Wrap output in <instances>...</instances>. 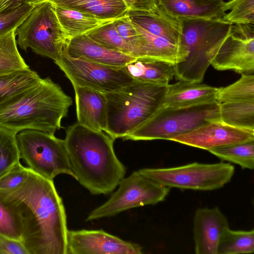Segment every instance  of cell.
<instances>
[{"label": "cell", "mask_w": 254, "mask_h": 254, "mask_svg": "<svg viewBox=\"0 0 254 254\" xmlns=\"http://www.w3.org/2000/svg\"><path fill=\"white\" fill-rule=\"evenodd\" d=\"M15 30L0 36V75L30 68L18 50Z\"/></svg>", "instance_id": "obj_28"}, {"label": "cell", "mask_w": 254, "mask_h": 254, "mask_svg": "<svg viewBox=\"0 0 254 254\" xmlns=\"http://www.w3.org/2000/svg\"><path fill=\"white\" fill-rule=\"evenodd\" d=\"M221 121L228 125L254 130V100L219 103Z\"/></svg>", "instance_id": "obj_25"}, {"label": "cell", "mask_w": 254, "mask_h": 254, "mask_svg": "<svg viewBox=\"0 0 254 254\" xmlns=\"http://www.w3.org/2000/svg\"><path fill=\"white\" fill-rule=\"evenodd\" d=\"M216 121H221L219 103L217 101L182 108L160 107L147 121L123 139L170 140Z\"/></svg>", "instance_id": "obj_7"}, {"label": "cell", "mask_w": 254, "mask_h": 254, "mask_svg": "<svg viewBox=\"0 0 254 254\" xmlns=\"http://www.w3.org/2000/svg\"><path fill=\"white\" fill-rule=\"evenodd\" d=\"M0 234L20 241L22 235V225L19 214L0 196Z\"/></svg>", "instance_id": "obj_32"}, {"label": "cell", "mask_w": 254, "mask_h": 254, "mask_svg": "<svg viewBox=\"0 0 254 254\" xmlns=\"http://www.w3.org/2000/svg\"><path fill=\"white\" fill-rule=\"evenodd\" d=\"M16 139L20 159L30 170L52 181L60 174L74 179L64 140L33 129L18 132Z\"/></svg>", "instance_id": "obj_9"}, {"label": "cell", "mask_w": 254, "mask_h": 254, "mask_svg": "<svg viewBox=\"0 0 254 254\" xmlns=\"http://www.w3.org/2000/svg\"><path fill=\"white\" fill-rule=\"evenodd\" d=\"M211 64L218 70H233L241 74H253L254 24H232L229 35Z\"/></svg>", "instance_id": "obj_13"}, {"label": "cell", "mask_w": 254, "mask_h": 254, "mask_svg": "<svg viewBox=\"0 0 254 254\" xmlns=\"http://www.w3.org/2000/svg\"><path fill=\"white\" fill-rule=\"evenodd\" d=\"M17 44L37 55L58 61L70 40L60 24L54 5L49 1L36 5L15 30Z\"/></svg>", "instance_id": "obj_8"}, {"label": "cell", "mask_w": 254, "mask_h": 254, "mask_svg": "<svg viewBox=\"0 0 254 254\" xmlns=\"http://www.w3.org/2000/svg\"><path fill=\"white\" fill-rule=\"evenodd\" d=\"M228 227L227 218L218 207L197 209L193 221L195 254H217L220 237Z\"/></svg>", "instance_id": "obj_16"}, {"label": "cell", "mask_w": 254, "mask_h": 254, "mask_svg": "<svg viewBox=\"0 0 254 254\" xmlns=\"http://www.w3.org/2000/svg\"><path fill=\"white\" fill-rule=\"evenodd\" d=\"M31 69L0 75V106L17 98L36 85L41 79Z\"/></svg>", "instance_id": "obj_24"}, {"label": "cell", "mask_w": 254, "mask_h": 254, "mask_svg": "<svg viewBox=\"0 0 254 254\" xmlns=\"http://www.w3.org/2000/svg\"><path fill=\"white\" fill-rule=\"evenodd\" d=\"M71 98L50 77L0 106V127L16 133L33 129L55 134L67 115Z\"/></svg>", "instance_id": "obj_3"}, {"label": "cell", "mask_w": 254, "mask_h": 254, "mask_svg": "<svg viewBox=\"0 0 254 254\" xmlns=\"http://www.w3.org/2000/svg\"><path fill=\"white\" fill-rule=\"evenodd\" d=\"M114 140L77 122L66 130L64 141L74 179L92 194L111 193L125 178L126 167L115 154Z\"/></svg>", "instance_id": "obj_2"}, {"label": "cell", "mask_w": 254, "mask_h": 254, "mask_svg": "<svg viewBox=\"0 0 254 254\" xmlns=\"http://www.w3.org/2000/svg\"><path fill=\"white\" fill-rule=\"evenodd\" d=\"M0 196L19 214L21 241L29 254H67L66 215L54 181L29 169L22 185L0 190Z\"/></svg>", "instance_id": "obj_1"}, {"label": "cell", "mask_w": 254, "mask_h": 254, "mask_svg": "<svg viewBox=\"0 0 254 254\" xmlns=\"http://www.w3.org/2000/svg\"><path fill=\"white\" fill-rule=\"evenodd\" d=\"M168 15L176 19L222 18L225 1L217 0H156Z\"/></svg>", "instance_id": "obj_20"}, {"label": "cell", "mask_w": 254, "mask_h": 254, "mask_svg": "<svg viewBox=\"0 0 254 254\" xmlns=\"http://www.w3.org/2000/svg\"><path fill=\"white\" fill-rule=\"evenodd\" d=\"M25 2V0H0V13L11 11Z\"/></svg>", "instance_id": "obj_39"}, {"label": "cell", "mask_w": 254, "mask_h": 254, "mask_svg": "<svg viewBox=\"0 0 254 254\" xmlns=\"http://www.w3.org/2000/svg\"><path fill=\"white\" fill-rule=\"evenodd\" d=\"M49 0H25V2L30 4L37 5Z\"/></svg>", "instance_id": "obj_40"}, {"label": "cell", "mask_w": 254, "mask_h": 254, "mask_svg": "<svg viewBox=\"0 0 254 254\" xmlns=\"http://www.w3.org/2000/svg\"><path fill=\"white\" fill-rule=\"evenodd\" d=\"M29 169L20 162L0 178V190H9L17 188L27 179Z\"/></svg>", "instance_id": "obj_36"}, {"label": "cell", "mask_w": 254, "mask_h": 254, "mask_svg": "<svg viewBox=\"0 0 254 254\" xmlns=\"http://www.w3.org/2000/svg\"><path fill=\"white\" fill-rule=\"evenodd\" d=\"M118 186L108 200L89 213L86 221L114 216L135 207L155 205L165 200L171 189L138 170L124 178Z\"/></svg>", "instance_id": "obj_11"}, {"label": "cell", "mask_w": 254, "mask_h": 254, "mask_svg": "<svg viewBox=\"0 0 254 254\" xmlns=\"http://www.w3.org/2000/svg\"><path fill=\"white\" fill-rule=\"evenodd\" d=\"M55 63L73 86L87 87L103 93L119 89L135 80L125 66H110L73 58L65 54Z\"/></svg>", "instance_id": "obj_12"}, {"label": "cell", "mask_w": 254, "mask_h": 254, "mask_svg": "<svg viewBox=\"0 0 254 254\" xmlns=\"http://www.w3.org/2000/svg\"><path fill=\"white\" fill-rule=\"evenodd\" d=\"M86 35L106 48L132 56L131 47L119 34L113 21L100 26Z\"/></svg>", "instance_id": "obj_31"}, {"label": "cell", "mask_w": 254, "mask_h": 254, "mask_svg": "<svg viewBox=\"0 0 254 254\" xmlns=\"http://www.w3.org/2000/svg\"><path fill=\"white\" fill-rule=\"evenodd\" d=\"M55 5L75 9L103 20H114L128 10L124 0H49Z\"/></svg>", "instance_id": "obj_22"}, {"label": "cell", "mask_w": 254, "mask_h": 254, "mask_svg": "<svg viewBox=\"0 0 254 254\" xmlns=\"http://www.w3.org/2000/svg\"><path fill=\"white\" fill-rule=\"evenodd\" d=\"M16 134L0 127V178L20 162Z\"/></svg>", "instance_id": "obj_30"}, {"label": "cell", "mask_w": 254, "mask_h": 254, "mask_svg": "<svg viewBox=\"0 0 254 254\" xmlns=\"http://www.w3.org/2000/svg\"><path fill=\"white\" fill-rule=\"evenodd\" d=\"M127 15L139 33L136 58L176 64L183 30L180 19L168 15L158 4L152 11L128 10Z\"/></svg>", "instance_id": "obj_6"}, {"label": "cell", "mask_w": 254, "mask_h": 254, "mask_svg": "<svg viewBox=\"0 0 254 254\" xmlns=\"http://www.w3.org/2000/svg\"><path fill=\"white\" fill-rule=\"evenodd\" d=\"M125 67L135 80L161 85H168L175 76V65L150 58H136Z\"/></svg>", "instance_id": "obj_21"}, {"label": "cell", "mask_w": 254, "mask_h": 254, "mask_svg": "<svg viewBox=\"0 0 254 254\" xmlns=\"http://www.w3.org/2000/svg\"><path fill=\"white\" fill-rule=\"evenodd\" d=\"M54 6L59 21L69 39L86 34L100 26L114 21L101 19L75 9L55 5Z\"/></svg>", "instance_id": "obj_23"}, {"label": "cell", "mask_w": 254, "mask_h": 254, "mask_svg": "<svg viewBox=\"0 0 254 254\" xmlns=\"http://www.w3.org/2000/svg\"><path fill=\"white\" fill-rule=\"evenodd\" d=\"M138 244L124 241L103 230H68L67 254H141Z\"/></svg>", "instance_id": "obj_14"}, {"label": "cell", "mask_w": 254, "mask_h": 254, "mask_svg": "<svg viewBox=\"0 0 254 254\" xmlns=\"http://www.w3.org/2000/svg\"><path fill=\"white\" fill-rule=\"evenodd\" d=\"M141 174L167 187L198 190L219 189L232 178L235 167L229 163L193 162L163 168H143Z\"/></svg>", "instance_id": "obj_10"}, {"label": "cell", "mask_w": 254, "mask_h": 254, "mask_svg": "<svg viewBox=\"0 0 254 254\" xmlns=\"http://www.w3.org/2000/svg\"><path fill=\"white\" fill-rule=\"evenodd\" d=\"M226 11L222 18L234 24H254V0H231L225 2Z\"/></svg>", "instance_id": "obj_33"}, {"label": "cell", "mask_w": 254, "mask_h": 254, "mask_svg": "<svg viewBox=\"0 0 254 254\" xmlns=\"http://www.w3.org/2000/svg\"><path fill=\"white\" fill-rule=\"evenodd\" d=\"M35 6L24 2L11 11L0 13V36L15 30L29 15Z\"/></svg>", "instance_id": "obj_34"}, {"label": "cell", "mask_w": 254, "mask_h": 254, "mask_svg": "<svg viewBox=\"0 0 254 254\" xmlns=\"http://www.w3.org/2000/svg\"><path fill=\"white\" fill-rule=\"evenodd\" d=\"M167 86L134 80L119 89L105 93V132L115 140L136 128L161 107Z\"/></svg>", "instance_id": "obj_5"}, {"label": "cell", "mask_w": 254, "mask_h": 254, "mask_svg": "<svg viewBox=\"0 0 254 254\" xmlns=\"http://www.w3.org/2000/svg\"><path fill=\"white\" fill-rule=\"evenodd\" d=\"M73 87L77 122L91 129L105 132L107 110L105 93L87 87Z\"/></svg>", "instance_id": "obj_18"}, {"label": "cell", "mask_w": 254, "mask_h": 254, "mask_svg": "<svg viewBox=\"0 0 254 254\" xmlns=\"http://www.w3.org/2000/svg\"><path fill=\"white\" fill-rule=\"evenodd\" d=\"M128 10L152 11L158 5L156 0H124Z\"/></svg>", "instance_id": "obj_38"}, {"label": "cell", "mask_w": 254, "mask_h": 254, "mask_svg": "<svg viewBox=\"0 0 254 254\" xmlns=\"http://www.w3.org/2000/svg\"><path fill=\"white\" fill-rule=\"evenodd\" d=\"M114 25L123 39L131 47L132 56L136 58L139 44V33L127 16L121 17L113 21Z\"/></svg>", "instance_id": "obj_35"}, {"label": "cell", "mask_w": 254, "mask_h": 254, "mask_svg": "<svg viewBox=\"0 0 254 254\" xmlns=\"http://www.w3.org/2000/svg\"><path fill=\"white\" fill-rule=\"evenodd\" d=\"M216 100L219 103L254 100V74H242L234 83L221 87Z\"/></svg>", "instance_id": "obj_29"}, {"label": "cell", "mask_w": 254, "mask_h": 254, "mask_svg": "<svg viewBox=\"0 0 254 254\" xmlns=\"http://www.w3.org/2000/svg\"><path fill=\"white\" fill-rule=\"evenodd\" d=\"M208 151L221 160L239 165L243 169L254 168V140L220 146Z\"/></svg>", "instance_id": "obj_27"}, {"label": "cell", "mask_w": 254, "mask_h": 254, "mask_svg": "<svg viewBox=\"0 0 254 254\" xmlns=\"http://www.w3.org/2000/svg\"><path fill=\"white\" fill-rule=\"evenodd\" d=\"M254 252V230H233L229 227L223 231L217 254H252Z\"/></svg>", "instance_id": "obj_26"}, {"label": "cell", "mask_w": 254, "mask_h": 254, "mask_svg": "<svg viewBox=\"0 0 254 254\" xmlns=\"http://www.w3.org/2000/svg\"><path fill=\"white\" fill-rule=\"evenodd\" d=\"M64 54L73 58L119 67L125 66L136 59L106 48L86 34L70 39Z\"/></svg>", "instance_id": "obj_17"}, {"label": "cell", "mask_w": 254, "mask_h": 254, "mask_svg": "<svg viewBox=\"0 0 254 254\" xmlns=\"http://www.w3.org/2000/svg\"><path fill=\"white\" fill-rule=\"evenodd\" d=\"M180 19L183 34L175 64V78L201 83L233 24L222 18Z\"/></svg>", "instance_id": "obj_4"}, {"label": "cell", "mask_w": 254, "mask_h": 254, "mask_svg": "<svg viewBox=\"0 0 254 254\" xmlns=\"http://www.w3.org/2000/svg\"><path fill=\"white\" fill-rule=\"evenodd\" d=\"M0 254H29L20 241L0 234Z\"/></svg>", "instance_id": "obj_37"}, {"label": "cell", "mask_w": 254, "mask_h": 254, "mask_svg": "<svg viewBox=\"0 0 254 254\" xmlns=\"http://www.w3.org/2000/svg\"><path fill=\"white\" fill-rule=\"evenodd\" d=\"M220 88L179 80L168 85L161 107L182 108L214 102Z\"/></svg>", "instance_id": "obj_19"}, {"label": "cell", "mask_w": 254, "mask_h": 254, "mask_svg": "<svg viewBox=\"0 0 254 254\" xmlns=\"http://www.w3.org/2000/svg\"><path fill=\"white\" fill-rule=\"evenodd\" d=\"M219 0V1H224V0Z\"/></svg>", "instance_id": "obj_41"}, {"label": "cell", "mask_w": 254, "mask_h": 254, "mask_svg": "<svg viewBox=\"0 0 254 254\" xmlns=\"http://www.w3.org/2000/svg\"><path fill=\"white\" fill-rule=\"evenodd\" d=\"M170 140L208 151L220 146L254 140V130L236 127L216 121Z\"/></svg>", "instance_id": "obj_15"}]
</instances>
